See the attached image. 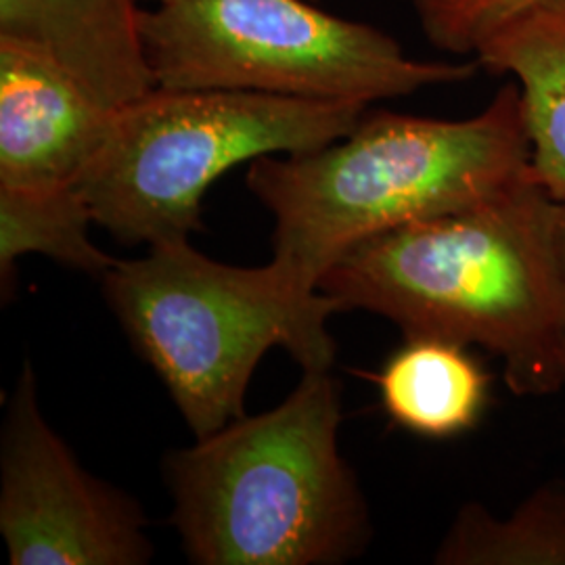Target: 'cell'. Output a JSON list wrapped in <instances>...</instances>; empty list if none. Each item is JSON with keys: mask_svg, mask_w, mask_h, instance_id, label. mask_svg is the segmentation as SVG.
Listing matches in <instances>:
<instances>
[{"mask_svg": "<svg viewBox=\"0 0 565 565\" xmlns=\"http://www.w3.org/2000/svg\"><path fill=\"white\" fill-rule=\"evenodd\" d=\"M319 289L340 310L398 324L404 338L482 345L518 396L565 387L559 200L532 174L461 212L356 243Z\"/></svg>", "mask_w": 565, "mask_h": 565, "instance_id": "6da1fadb", "label": "cell"}, {"mask_svg": "<svg viewBox=\"0 0 565 565\" xmlns=\"http://www.w3.org/2000/svg\"><path fill=\"white\" fill-rule=\"evenodd\" d=\"M527 174L522 90L509 82L467 120L364 114L317 151L254 160L245 182L275 218L270 263L319 289L356 243L492 200Z\"/></svg>", "mask_w": 565, "mask_h": 565, "instance_id": "7a4b0ae2", "label": "cell"}, {"mask_svg": "<svg viewBox=\"0 0 565 565\" xmlns=\"http://www.w3.org/2000/svg\"><path fill=\"white\" fill-rule=\"evenodd\" d=\"M340 387L303 371L285 403L168 455L172 525L200 565H333L359 557L371 520L338 446Z\"/></svg>", "mask_w": 565, "mask_h": 565, "instance_id": "3957f363", "label": "cell"}, {"mask_svg": "<svg viewBox=\"0 0 565 565\" xmlns=\"http://www.w3.org/2000/svg\"><path fill=\"white\" fill-rule=\"evenodd\" d=\"M102 282L111 312L195 440L242 417L254 369L273 345L303 371H329L335 359L327 323L340 306L273 263L228 266L179 239L151 245L139 260H118Z\"/></svg>", "mask_w": 565, "mask_h": 565, "instance_id": "277c9868", "label": "cell"}, {"mask_svg": "<svg viewBox=\"0 0 565 565\" xmlns=\"http://www.w3.org/2000/svg\"><path fill=\"white\" fill-rule=\"evenodd\" d=\"M363 103L216 88H162L118 109L76 184L93 221L124 245L189 239L205 191L266 156L317 151L350 135Z\"/></svg>", "mask_w": 565, "mask_h": 565, "instance_id": "5b68a950", "label": "cell"}, {"mask_svg": "<svg viewBox=\"0 0 565 565\" xmlns=\"http://www.w3.org/2000/svg\"><path fill=\"white\" fill-rule=\"evenodd\" d=\"M156 86L371 105L459 84L480 63L413 60L369 23L303 0H170L139 9Z\"/></svg>", "mask_w": 565, "mask_h": 565, "instance_id": "8992f818", "label": "cell"}, {"mask_svg": "<svg viewBox=\"0 0 565 565\" xmlns=\"http://www.w3.org/2000/svg\"><path fill=\"white\" fill-rule=\"evenodd\" d=\"M0 534L13 565H142L141 505L88 473L46 424L23 364L0 438Z\"/></svg>", "mask_w": 565, "mask_h": 565, "instance_id": "52a82bcc", "label": "cell"}, {"mask_svg": "<svg viewBox=\"0 0 565 565\" xmlns=\"http://www.w3.org/2000/svg\"><path fill=\"white\" fill-rule=\"evenodd\" d=\"M116 114L51 49L0 34V186H76Z\"/></svg>", "mask_w": 565, "mask_h": 565, "instance_id": "ba28073f", "label": "cell"}, {"mask_svg": "<svg viewBox=\"0 0 565 565\" xmlns=\"http://www.w3.org/2000/svg\"><path fill=\"white\" fill-rule=\"evenodd\" d=\"M137 0H0V34L51 49L105 105L156 88L139 41Z\"/></svg>", "mask_w": 565, "mask_h": 565, "instance_id": "9c48e42d", "label": "cell"}, {"mask_svg": "<svg viewBox=\"0 0 565 565\" xmlns=\"http://www.w3.org/2000/svg\"><path fill=\"white\" fill-rule=\"evenodd\" d=\"M490 74L522 90L530 174L555 200L565 198V0L532 9L476 53Z\"/></svg>", "mask_w": 565, "mask_h": 565, "instance_id": "30bf717a", "label": "cell"}, {"mask_svg": "<svg viewBox=\"0 0 565 565\" xmlns=\"http://www.w3.org/2000/svg\"><path fill=\"white\" fill-rule=\"evenodd\" d=\"M467 348L429 335L404 338L375 375L387 417L429 440L457 438L480 424L490 375Z\"/></svg>", "mask_w": 565, "mask_h": 565, "instance_id": "8fae6325", "label": "cell"}, {"mask_svg": "<svg viewBox=\"0 0 565 565\" xmlns=\"http://www.w3.org/2000/svg\"><path fill=\"white\" fill-rule=\"evenodd\" d=\"M443 565H565V482L536 488L507 518L484 505L459 509L438 546Z\"/></svg>", "mask_w": 565, "mask_h": 565, "instance_id": "7c38bea8", "label": "cell"}, {"mask_svg": "<svg viewBox=\"0 0 565 565\" xmlns=\"http://www.w3.org/2000/svg\"><path fill=\"white\" fill-rule=\"evenodd\" d=\"M93 214L78 186L28 191L0 186V277L2 289L15 263L42 254L70 268L103 279L118 263L88 237Z\"/></svg>", "mask_w": 565, "mask_h": 565, "instance_id": "4fadbf2b", "label": "cell"}, {"mask_svg": "<svg viewBox=\"0 0 565 565\" xmlns=\"http://www.w3.org/2000/svg\"><path fill=\"white\" fill-rule=\"evenodd\" d=\"M424 28L425 39L434 46L469 55L511 21L532 9L555 0H411Z\"/></svg>", "mask_w": 565, "mask_h": 565, "instance_id": "5bb4252c", "label": "cell"}, {"mask_svg": "<svg viewBox=\"0 0 565 565\" xmlns=\"http://www.w3.org/2000/svg\"><path fill=\"white\" fill-rule=\"evenodd\" d=\"M559 252H562V266H564L565 282V198L559 200ZM564 385H565V331H564Z\"/></svg>", "mask_w": 565, "mask_h": 565, "instance_id": "9a60e30c", "label": "cell"}, {"mask_svg": "<svg viewBox=\"0 0 565 565\" xmlns=\"http://www.w3.org/2000/svg\"><path fill=\"white\" fill-rule=\"evenodd\" d=\"M137 2H139V4H141V2H151V4H163V2H170V0H137Z\"/></svg>", "mask_w": 565, "mask_h": 565, "instance_id": "2e32d148", "label": "cell"}]
</instances>
